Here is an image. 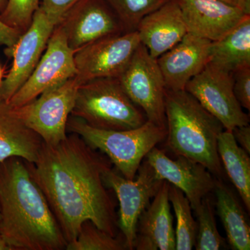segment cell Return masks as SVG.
<instances>
[{
    "label": "cell",
    "instance_id": "5b68a950",
    "mask_svg": "<svg viewBox=\"0 0 250 250\" xmlns=\"http://www.w3.org/2000/svg\"><path fill=\"white\" fill-rule=\"evenodd\" d=\"M70 116L92 127L115 131L135 129L147 121L144 112L130 100L114 77L82 83Z\"/></svg>",
    "mask_w": 250,
    "mask_h": 250
},
{
    "label": "cell",
    "instance_id": "7402d4cb",
    "mask_svg": "<svg viewBox=\"0 0 250 250\" xmlns=\"http://www.w3.org/2000/svg\"><path fill=\"white\" fill-rule=\"evenodd\" d=\"M218 152L225 172L250 210V159L249 154L238 146L231 131L224 130L219 135Z\"/></svg>",
    "mask_w": 250,
    "mask_h": 250
},
{
    "label": "cell",
    "instance_id": "f1b7e54d",
    "mask_svg": "<svg viewBox=\"0 0 250 250\" xmlns=\"http://www.w3.org/2000/svg\"><path fill=\"white\" fill-rule=\"evenodd\" d=\"M80 0H41L40 7L57 24L62 16Z\"/></svg>",
    "mask_w": 250,
    "mask_h": 250
},
{
    "label": "cell",
    "instance_id": "ba28073f",
    "mask_svg": "<svg viewBox=\"0 0 250 250\" xmlns=\"http://www.w3.org/2000/svg\"><path fill=\"white\" fill-rule=\"evenodd\" d=\"M118 79L125 93L144 112L147 121L167 128L165 82L157 60L146 46L140 44Z\"/></svg>",
    "mask_w": 250,
    "mask_h": 250
},
{
    "label": "cell",
    "instance_id": "2e32d148",
    "mask_svg": "<svg viewBox=\"0 0 250 250\" xmlns=\"http://www.w3.org/2000/svg\"><path fill=\"white\" fill-rule=\"evenodd\" d=\"M188 33L214 42L232 30L247 15L221 0H177Z\"/></svg>",
    "mask_w": 250,
    "mask_h": 250
},
{
    "label": "cell",
    "instance_id": "e0dca14e",
    "mask_svg": "<svg viewBox=\"0 0 250 250\" xmlns=\"http://www.w3.org/2000/svg\"><path fill=\"white\" fill-rule=\"evenodd\" d=\"M136 31L153 58L177 45L188 33L177 0H168L141 20Z\"/></svg>",
    "mask_w": 250,
    "mask_h": 250
},
{
    "label": "cell",
    "instance_id": "9a60e30c",
    "mask_svg": "<svg viewBox=\"0 0 250 250\" xmlns=\"http://www.w3.org/2000/svg\"><path fill=\"white\" fill-rule=\"evenodd\" d=\"M211 41L187 33L180 42L156 60L166 89L184 90L209 61Z\"/></svg>",
    "mask_w": 250,
    "mask_h": 250
},
{
    "label": "cell",
    "instance_id": "277c9868",
    "mask_svg": "<svg viewBox=\"0 0 250 250\" xmlns=\"http://www.w3.org/2000/svg\"><path fill=\"white\" fill-rule=\"evenodd\" d=\"M67 131L79 135L88 146L104 154L121 175L131 180L147 153L167 136V128L148 121L135 129L115 131L92 127L72 116L67 121Z\"/></svg>",
    "mask_w": 250,
    "mask_h": 250
},
{
    "label": "cell",
    "instance_id": "5bb4252c",
    "mask_svg": "<svg viewBox=\"0 0 250 250\" xmlns=\"http://www.w3.org/2000/svg\"><path fill=\"white\" fill-rule=\"evenodd\" d=\"M168 157L164 151L156 147L146 155L149 164L161 180L166 181L180 189L195 210L205 197L214 191L218 179L200 163L182 156Z\"/></svg>",
    "mask_w": 250,
    "mask_h": 250
},
{
    "label": "cell",
    "instance_id": "4fadbf2b",
    "mask_svg": "<svg viewBox=\"0 0 250 250\" xmlns=\"http://www.w3.org/2000/svg\"><path fill=\"white\" fill-rule=\"evenodd\" d=\"M75 52L102 38L124 33L119 19L104 0H80L58 24Z\"/></svg>",
    "mask_w": 250,
    "mask_h": 250
},
{
    "label": "cell",
    "instance_id": "4316f807",
    "mask_svg": "<svg viewBox=\"0 0 250 250\" xmlns=\"http://www.w3.org/2000/svg\"><path fill=\"white\" fill-rule=\"evenodd\" d=\"M40 4L41 0H8L0 21L21 36L31 25Z\"/></svg>",
    "mask_w": 250,
    "mask_h": 250
},
{
    "label": "cell",
    "instance_id": "d4e9b609",
    "mask_svg": "<svg viewBox=\"0 0 250 250\" xmlns=\"http://www.w3.org/2000/svg\"><path fill=\"white\" fill-rule=\"evenodd\" d=\"M67 250H127L124 237L112 236L90 220L82 224L77 238L67 243Z\"/></svg>",
    "mask_w": 250,
    "mask_h": 250
},
{
    "label": "cell",
    "instance_id": "6da1fadb",
    "mask_svg": "<svg viewBox=\"0 0 250 250\" xmlns=\"http://www.w3.org/2000/svg\"><path fill=\"white\" fill-rule=\"evenodd\" d=\"M29 166L67 243L87 220L112 236L119 234L116 203L103 178L111 161L79 135L56 145L43 142Z\"/></svg>",
    "mask_w": 250,
    "mask_h": 250
},
{
    "label": "cell",
    "instance_id": "8fae6325",
    "mask_svg": "<svg viewBox=\"0 0 250 250\" xmlns=\"http://www.w3.org/2000/svg\"><path fill=\"white\" fill-rule=\"evenodd\" d=\"M141 44L137 31L102 38L75 54L77 78L82 83L105 77L118 78Z\"/></svg>",
    "mask_w": 250,
    "mask_h": 250
},
{
    "label": "cell",
    "instance_id": "484cf974",
    "mask_svg": "<svg viewBox=\"0 0 250 250\" xmlns=\"http://www.w3.org/2000/svg\"><path fill=\"white\" fill-rule=\"evenodd\" d=\"M119 19L125 32L136 31L145 16L167 1L164 0H104Z\"/></svg>",
    "mask_w": 250,
    "mask_h": 250
},
{
    "label": "cell",
    "instance_id": "f546056e",
    "mask_svg": "<svg viewBox=\"0 0 250 250\" xmlns=\"http://www.w3.org/2000/svg\"><path fill=\"white\" fill-rule=\"evenodd\" d=\"M20 35L17 31L11 29L0 21V46H6L4 53L9 52L16 45Z\"/></svg>",
    "mask_w": 250,
    "mask_h": 250
},
{
    "label": "cell",
    "instance_id": "ac0fdd59",
    "mask_svg": "<svg viewBox=\"0 0 250 250\" xmlns=\"http://www.w3.org/2000/svg\"><path fill=\"white\" fill-rule=\"evenodd\" d=\"M170 183L164 181L152 203L138 221L134 249L174 250L175 231L171 213L168 191Z\"/></svg>",
    "mask_w": 250,
    "mask_h": 250
},
{
    "label": "cell",
    "instance_id": "7c38bea8",
    "mask_svg": "<svg viewBox=\"0 0 250 250\" xmlns=\"http://www.w3.org/2000/svg\"><path fill=\"white\" fill-rule=\"evenodd\" d=\"M57 22L41 7L36 11L31 25L20 36L12 49L5 53L13 57L12 67L0 85V103H9L27 80L45 50Z\"/></svg>",
    "mask_w": 250,
    "mask_h": 250
},
{
    "label": "cell",
    "instance_id": "ffe728a7",
    "mask_svg": "<svg viewBox=\"0 0 250 250\" xmlns=\"http://www.w3.org/2000/svg\"><path fill=\"white\" fill-rule=\"evenodd\" d=\"M208 62L230 72L250 66V15L221 39L212 42Z\"/></svg>",
    "mask_w": 250,
    "mask_h": 250
},
{
    "label": "cell",
    "instance_id": "52a82bcc",
    "mask_svg": "<svg viewBox=\"0 0 250 250\" xmlns=\"http://www.w3.org/2000/svg\"><path fill=\"white\" fill-rule=\"evenodd\" d=\"M103 178L105 186L116 193L120 205L118 229L127 250H134L140 216L159 191L164 180L158 177L145 159L132 180L125 178L111 167L105 171Z\"/></svg>",
    "mask_w": 250,
    "mask_h": 250
},
{
    "label": "cell",
    "instance_id": "e575fe53",
    "mask_svg": "<svg viewBox=\"0 0 250 250\" xmlns=\"http://www.w3.org/2000/svg\"><path fill=\"white\" fill-rule=\"evenodd\" d=\"M3 77H4V69L1 67V64H0V85L3 82Z\"/></svg>",
    "mask_w": 250,
    "mask_h": 250
},
{
    "label": "cell",
    "instance_id": "1f68e13d",
    "mask_svg": "<svg viewBox=\"0 0 250 250\" xmlns=\"http://www.w3.org/2000/svg\"><path fill=\"white\" fill-rule=\"evenodd\" d=\"M224 2L236 6L246 14L250 15V0H221Z\"/></svg>",
    "mask_w": 250,
    "mask_h": 250
},
{
    "label": "cell",
    "instance_id": "d590c367",
    "mask_svg": "<svg viewBox=\"0 0 250 250\" xmlns=\"http://www.w3.org/2000/svg\"><path fill=\"white\" fill-rule=\"evenodd\" d=\"M164 1H168V0H164Z\"/></svg>",
    "mask_w": 250,
    "mask_h": 250
},
{
    "label": "cell",
    "instance_id": "836d02e7",
    "mask_svg": "<svg viewBox=\"0 0 250 250\" xmlns=\"http://www.w3.org/2000/svg\"><path fill=\"white\" fill-rule=\"evenodd\" d=\"M7 1L8 0H0V14L4 11L6 4H7Z\"/></svg>",
    "mask_w": 250,
    "mask_h": 250
},
{
    "label": "cell",
    "instance_id": "9c48e42d",
    "mask_svg": "<svg viewBox=\"0 0 250 250\" xmlns=\"http://www.w3.org/2000/svg\"><path fill=\"white\" fill-rule=\"evenodd\" d=\"M75 54L69 47L64 31L59 25L56 26L45 54L27 80L9 100L10 104L14 107L23 106L44 92L76 76Z\"/></svg>",
    "mask_w": 250,
    "mask_h": 250
},
{
    "label": "cell",
    "instance_id": "44dd1931",
    "mask_svg": "<svg viewBox=\"0 0 250 250\" xmlns=\"http://www.w3.org/2000/svg\"><path fill=\"white\" fill-rule=\"evenodd\" d=\"M213 192L217 213L226 232L229 246L233 250H250V224L234 193L221 180H218Z\"/></svg>",
    "mask_w": 250,
    "mask_h": 250
},
{
    "label": "cell",
    "instance_id": "30bf717a",
    "mask_svg": "<svg viewBox=\"0 0 250 250\" xmlns=\"http://www.w3.org/2000/svg\"><path fill=\"white\" fill-rule=\"evenodd\" d=\"M185 90L216 118L226 131L249 125V115L243 111L233 93L232 72L208 62L187 83Z\"/></svg>",
    "mask_w": 250,
    "mask_h": 250
},
{
    "label": "cell",
    "instance_id": "d6986e66",
    "mask_svg": "<svg viewBox=\"0 0 250 250\" xmlns=\"http://www.w3.org/2000/svg\"><path fill=\"white\" fill-rule=\"evenodd\" d=\"M43 141L18 116L9 103H0V161L17 156L35 163Z\"/></svg>",
    "mask_w": 250,
    "mask_h": 250
},
{
    "label": "cell",
    "instance_id": "d6a6232c",
    "mask_svg": "<svg viewBox=\"0 0 250 250\" xmlns=\"http://www.w3.org/2000/svg\"><path fill=\"white\" fill-rule=\"evenodd\" d=\"M0 250H12L11 247L4 241L1 234H0Z\"/></svg>",
    "mask_w": 250,
    "mask_h": 250
},
{
    "label": "cell",
    "instance_id": "7a4b0ae2",
    "mask_svg": "<svg viewBox=\"0 0 250 250\" xmlns=\"http://www.w3.org/2000/svg\"><path fill=\"white\" fill-rule=\"evenodd\" d=\"M0 234L12 250H62L67 241L29 162L0 161Z\"/></svg>",
    "mask_w": 250,
    "mask_h": 250
},
{
    "label": "cell",
    "instance_id": "603a6c76",
    "mask_svg": "<svg viewBox=\"0 0 250 250\" xmlns=\"http://www.w3.org/2000/svg\"><path fill=\"white\" fill-rule=\"evenodd\" d=\"M169 201L176 217V250H191L196 242L197 223L192 214V207L183 192L170 184Z\"/></svg>",
    "mask_w": 250,
    "mask_h": 250
},
{
    "label": "cell",
    "instance_id": "3957f363",
    "mask_svg": "<svg viewBox=\"0 0 250 250\" xmlns=\"http://www.w3.org/2000/svg\"><path fill=\"white\" fill-rule=\"evenodd\" d=\"M166 147L205 166L221 180L225 170L218 152L219 135L225 130L220 121L187 90L166 89Z\"/></svg>",
    "mask_w": 250,
    "mask_h": 250
},
{
    "label": "cell",
    "instance_id": "cb8c5ba5",
    "mask_svg": "<svg viewBox=\"0 0 250 250\" xmlns=\"http://www.w3.org/2000/svg\"><path fill=\"white\" fill-rule=\"evenodd\" d=\"M197 223L196 250L228 249V243L219 233L215 218L213 202L209 196L205 197L193 210Z\"/></svg>",
    "mask_w": 250,
    "mask_h": 250
},
{
    "label": "cell",
    "instance_id": "4dcf8cb0",
    "mask_svg": "<svg viewBox=\"0 0 250 250\" xmlns=\"http://www.w3.org/2000/svg\"><path fill=\"white\" fill-rule=\"evenodd\" d=\"M234 139L240 147L248 154L250 153V125L236 126L231 131Z\"/></svg>",
    "mask_w": 250,
    "mask_h": 250
},
{
    "label": "cell",
    "instance_id": "83f0119b",
    "mask_svg": "<svg viewBox=\"0 0 250 250\" xmlns=\"http://www.w3.org/2000/svg\"><path fill=\"white\" fill-rule=\"evenodd\" d=\"M233 93L242 108L250 110V66L232 72Z\"/></svg>",
    "mask_w": 250,
    "mask_h": 250
},
{
    "label": "cell",
    "instance_id": "8992f818",
    "mask_svg": "<svg viewBox=\"0 0 250 250\" xmlns=\"http://www.w3.org/2000/svg\"><path fill=\"white\" fill-rule=\"evenodd\" d=\"M82 84L76 76L72 77L15 109L28 127L39 135L44 143L57 144L67 137V121Z\"/></svg>",
    "mask_w": 250,
    "mask_h": 250
}]
</instances>
